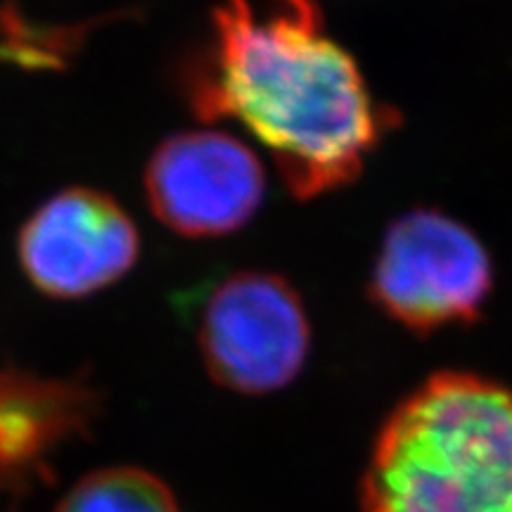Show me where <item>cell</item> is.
Segmentation results:
<instances>
[{"label": "cell", "instance_id": "1", "mask_svg": "<svg viewBox=\"0 0 512 512\" xmlns=\"http://www.w3.org/2000/svg\"><path fill=\"white\" fill-rule=\"evenodd\" d=\"M188 98L200 119L252 133L302 200L354 181L382 133L361 69L313 0H273L264 12L249 0L219 5Z\"/></svg>", "mask_w": 512, "mask_h": 512}, {"label": "cell", "instance_id": "2", "mask_svg": "<svg viewBox=\"0 0 512 512\" xmlns=\"http://www.w3.org/2000/svg\"><path fill=\"white\" fill-rule=\"evenodd\" d=\"M366 512H512V389L465 373L420 384L384 422Z\"/></svg>", "mask_w": 512, "mask_h": 512}, {"label": "cell", "instance_id": "3", "mask_svg": "<svg viewBox=\"0 0 512 512\" xmlns=\"http://www.w3.org/2000/svg\"><path fill=\"white\" fill-rule=\"evenodd\" d=\"M370 287L375 302L415 332L470 323L491 292V259L463 223L418 209L387 230Z\"/></svg>", "mask_w": 512, "mask_h": 512}, {"label": "cell", "instance_id": "4", "mask_svg": "<svg viewBox=\"0 0 512 512\" xmlns=\"http://www.w3.org/2000/svg\"><path fill=\"white\" fill-rule=\"evenodd\" d=\"M209 375L238 394H268L290 384L309 356L302 299L264 271L230 275L209 294L200 320Z\"/></svg>", "mask_w": 512, "mask_h": 512}, {"label": "cell", "instance_id": "5", "mask_svg": "<svg viewBox=\"0 0 512 512\" xmlns=\"http://www.w3.org/2000/svg\"><path fill=\"white\" fill-rule=\"evenodd\" d=\"M266 174L252 147L226 131L166 138L145 166L150 211L185 238H219L259 211Z\"/></svg>", "mask_w": 512, "mask_h": 512}, {"label": "cell", "instance_id": "6", "mask_svg": "<svg viewBox=\"0 0 512 512\" xmlns=\"http://www.w3.org/2000/svg\"><path fill=\"white\" fill-rule=\"evenodd\" d=\"M17 254L38 292L53 299H83L119 283L136 266L140 235L110 195L67 188L24 221Z\"/></svg>", "mask_w": 512, "mask_h": 512}, {"label": "cell", "instance_id": "7", "mask_svg": "<svg viewBox=\"0 0 512 512\" xmlns=\"http://www.w3.org/2000/svg\"><path fill=\"white\" fill-rule=\"evenodd\" d=\"M95 406L83 382L0 370V486L22 489L48 475V458L88 432Z\"/></svg>", "mask_w": 512, "mask_h": 512}, {"label": "cell", "instance_id": "8", "mask_svg": "<svg viewBox=\"0 0 512 512\" xmlns=\"http://www.w3.org/2000/svg\"><path fill=\"white\" fill-rule=\"evenodd\" d=\"M55 512H181L162 479L140 467H105L64 494Z\"/></svg>", "mask_w": 512, "mask_h": 512}, {"label": "cell", "instance_id": "9", "mask_svg": "<svg viewBox=\"0 0 512 512\" xmlns=\"http://www.w3.org/2000/svg\"><path fill=\"white\" fill-rule=\"evenodd\" d=\"M86 27H38L27 19H5L0 27V64L29 69V72H55L69 62Z\"/></svg>", "mask_w": 512, "mask_h": 512}]
</instances>
